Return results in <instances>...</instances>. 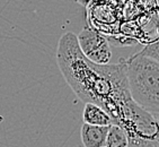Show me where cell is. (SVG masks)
<instances>
[{"mask_svg":"<svg viewBox=\"0 0 159 147\" xmlns=\"http://www.w3.org/2000/svg\"><path fill=\"white\" fill-rule=\"evenodd\" d=\"M57 61L75 94L85 103L101 107L112 118L114 125H117L133 103L124 60L116 64H96L89 61L80 51L76 34L66 32L59 40Z\"/></svg>","mask_w":159,"mask_h":147,"instance_id":"1","label":"cell"},{"mask_svg":"<svg viewBox=\"0 0 159 147\" xmlns=\"http://www.w3.org/2000/svg\"><path fill=\"white\" fill-rule=\"evenodd\" d=\"M130 96L135 104L159 118V62L134 55L124 60Z\"/></svg>","mask_w":159,"mask_h":147,"instance_id":"2","label":"cell"},{"mask_svg":"<svg viewBox=\"0 0 159 147\" xmlns=\"http://www.w3.org/2000/svg\"><path fill=\"white\" fill-rule=\"evenodd\" d=\"M117 126L128 137V147H159L158 119L134 102L125 111Z\"/></svg>","mask_w":159,"mask_h":147,"instance_id":"3","label":"cell"},{"mask_svg":"<svg viewBox=\"0 0 159 147\" xmlns=\"http://www.w3.org/2000/svg\"><path fill=\"white\" fill-rule=\"evenodd\" d=\"M79 49L89 61L96 64H110L112 58V50L107 39L94 28L86 25L77 35Z\"/></svg>","mask_w":159,"mask_h":147,"instance_id":"4","label":"cell"},{"mask_svg":"<svg viewBox=\"0 0 159 147\" xmlns=\"http://www.w3.org/2000/svg\"><path fill=\"white\" fill-rule=\"evenodd\" d=\"M108 127L84 123L81 127V141L84 147H105Z\"/></svg>","mask_w":159,"mask_h":147,"instance_id":"5","label":"cell"},{"mask_svg":"<svg viewBox=\"0 0 159 147\" xmlns=\"http://www.w3.org/2000/svg\"><path fill=\"white\" fill-rule=\"evenodd\" d=\"M83 119L84 123L93 125V126L110 127L111 125H114L112 118L101 107L93 104V103H85Z\"/></svg>","mask_w":159,"mask_h":147,"instance_id":"6","label":"cell"},{"mask_svg":"<svg viewBox=\"0 0 159 147\" xmlns=\"http://www.w3.org/2000/svg\"><path fill=\"white\" fill-rule=\"evenodd\" d=\"M105 147H128V137L121 127L117 125L108 127Z\"/></svg>","mask_w":159,"mask_h":147,"instance_id":"7","label":"cell"},{"mask_svg":"<svg viewBox=\"0 0 159 147\" xmlns=\"http://www.w3.org/2000/svg\"><path fill=\"white\" fill-rule=\"evenodd\" d=\"M140 57H144V58L153 59V60H159V55H158V41H155L153 43L147 45L141 52L137 53Z\"/></svg>","mask_w":159,"mask_h":147,"instance_id":"8","label":"cell"},{"mask_svg":"<svg viewBox=\"0 0 159 147\" xmlns=\"http://www.w3.org/2000/svg\"><path fill=\"white\" fill-rule=\"evenodd\" d=\"M76 1L78 3H80V5H81V6H84V7H87V5L90 2V0H76Z\"/></svg>","mask_w":159,"mask_h":147,"instance_id":"9","label":"cell"}]
</instances>
